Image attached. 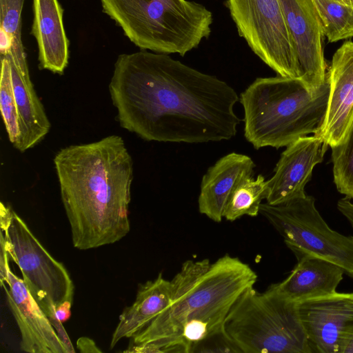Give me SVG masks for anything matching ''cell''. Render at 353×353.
<instances>
[{"label":"cell","mask_w":353,"mask_h":353,"mask_svg":"<svg viewBox=\"0 0 353 353\" xmlns=\"http://www.w3.org/2000/svg\"><path fill=\"white\" fill-rule=\"evenodd\" d=\"M109 91L120 125L148 141H227L241 121L232 87L167 54H120Z\"/></svg>","instance_id":"cell-1"},{"label":"cell","mask_w":353,"mask_h":353,"mask_svg":"<svg viewBox=\"0 0 353 353\" xmlns=\"http://www.w3.org/2000/svg\"><path fill=\"white\" fill-rule=\"evenodd\" d=\"M54 163L75 248L112 244L129 233L133 162L121 137L62 148Z\"/></svg>","instance_id":"cell-2"},{"label":"cell","mask_w":353,"mask_h":353,"mask_svg":"<svg viewBox=\"0 0 353 353\" xmlns=\"http://www.w3.org/2000/svg\"><path fill=\"white\" fill-rule=\"evenodd\" d=\"M256 280L248 264L229 254L213 263L185 261L170 281L169 305L131 338L124 352L192 353L200 341L224 329L232 307Z\"/></svg>","instance_id":"cell-3"},{"label":"cell","mask_w":353,"mask_h":353,"mask_svg":"<svg viewBox=\"0 0 353 353\" xmlns=\"http://www.w3.org/2000/svg\"><path fill=\"white\" fill-rule=\"evenodd\" d=\"M329 92L327 77L316 92L307 90L297 79H256L239 98L245 138L255 149H278L314 134L324 119Z\"/></svg>","instance_id":"cell-4"},{"label":"cell","mask_w":353,"mask_h":353,"mask_svg":"<svg viewBox=\"0 0 353 353\" xmlns=\"http://www.w3.org/2000/svg\"><path fill=\"white\" fill-rule=\"evenodd\" d=\"M103 12L141 50L183 57L211 33L212 13L188 0H100Z\"/></svg>","instance_id":"cell-5"},{"label":"cell","mask_w":353,"mask_h":353,"mask_svg":"<svg viewBox=\"0 0 353 353\" xmlns=\"http://www.w3.org/2000/svg\"><path fill=\"white\" fill-rule=\"evenodd\" d=\"M224 330L243 353H312L296 303L270 287L247 288L229 312Z\"/></svg>","instance_id":"cell-6"},{"label":"cell","mask_w":353,"mask_h":353,"mask_svg":"<svg viewBox=\"0 0 353 353\" xmlns=\"http://www.w3.org/2000/svg\"><path fill=\"white\" fill-rule=\"evenodd\" d=\"M1 241L8 256L19 266L23 280L51 324L59 320L55 309L73 301L74 284L61 262L54 259L8 205L0 204Z\"/></svg>","instance_id":"cell-7"},{"label":"cell","mask_w":353,"mask_h":353,"mask_svg":"<svg viewBox=\"0 0 353 353\" xmlns=\"http://www.w3.org/2000/svg\"><path fill=\"white\" fill-rule=\"evenodd\" d=\"M260 213L293 252H303L329 261L353 278V236L332 230L309 195L271 205L261 203Z\"/></svg>","instance_id":"cell-8"},{"label":"cell","mask_w":353,"mask_h":353,"mask_svg":"<svg viewBox=\"0 0 353 353\" xmlns=\"http://www.w3.org/2000/svg\"><path fill=\"white\" fill-rule=\"evenodd\" d=\"M239 34L279 76L301 79L295 48L279 0H226Z\"/></svg>","instance_id":"cell-9"},{"label":"cell","mask_w":353,"mask_h":353,"mask_svg":"<svg viewBox=\"0 0 353 353\" xmlns=\"http://www.w3.org/2000/svg\"><path fill=\"white\" fill-rule=\"evenodd\" d=\"M312 353H339L353 332V292H337L296 303Z\"/></svg>","instance_id":"cell-10"},{"label":"cell","mask_w":353,"mask_h":353,"mask_svg":"<svg viewBox=\"0 0 353 353\" xmlns=\"http://www.w3.org/2000/svg\"><path fill=\"white\" fill-rule=\"evenodd\" d=\"M301 70L300 81L310 92L327 80L321 23L312 0H279Z\"/></svg>","instance_id":"cell-11"},{"label":"cell","mask_w":353,"mask_h":353,"mask_svg":"<svg viewBox=\"0 0 353 353\" xmlns=\"http://www.w3.org/2000/svg\"><path fill=\"white\" fill-rule=\"evenodd\" d=\"M329 146L316 136L301 137L281 154L273 176L266 181V203H283L306 195L305 187Z\"/></svg>","instance_id":"cell-12"},{"label":"cell","mask_w":353,"mask_h":353,"mask_svg":"<svg viewBox=\"0 0 353 353\" xmlns=\"http://www.w3.org/2000/svg\"><path fill=\"white\" fill-rule=\"evenodd\" d=\"M330 92L324 119L314 136L330 148L341 143L353 123V42L333 55L327 72Z\"/></svg>","instance_id":"cell-13"},{"label":"cell","mask_w":353,"mask_h":353,"mask_svg":"<svg viewBox=\"0 0 353 353\" xmlns=\"http://www.w3.org/2000/svg\"><path fill=\"white\" fill-rule=\"evenodd\" d=\"M4 283L8 287H1L21 334V350L28 353H68L48 317L10 265Z\"/></svg>","instance_id":"cell-14"},{"label":"cell","mask_w":353,"mask_h":353,"mask_svg":"<svg viewBox=\"0 0 353 353\" xmlns=\"http://www.w3.org/2000/svg\"><path fill=\"white\" fill-rule=\"evenodd\" d=\"M293 253L297 263L283 281L270 286L274 292L295 303L336 292L345 274L341 268L305 252Z\"/></svg>","instance_id":"cell-15"},{"label":"cell","mask_w":353,"mask_h":353,"mask_svg":"<svg viewBox=\"0 0 353 353\" xmlns=\"http://www.w3.org/2000/svg\"><path fill=\"white\" fill-rule=\"evenodd\" d=\"M255 166L253 160L243 154L231 152L220 158L202 177L198 198L199 212L221 222L230 193L241 181L253 175Z\"/></svg>","instance_id":"cell-16"},{"label":"cell","mask_w":353,"mask_h":353,"mask_svg":"<svg viewBox=\"0 0 353 353\" xmlns=\"http://www.w3.org/2000/svg\"><path fill=\"white\" fill-rule=\"evenodd\" d=\"M33 14L31 33L38 46L39 68L63 74L69 57L63 10L58 0H33Z\"/></svg>","instance_id":"cell-17"},{"label":"cell","mask_w":353,"mask_h":353,"mask_svg":"<svg viewBox=\"0 0 353 353\" xmlns=\"http://www.w3.org/2000/svg\"><path fill=\"white\" fill-rule=\"evenodd\" d=\"M171 292V281L164 279L162 273L141 284L134 303L119 316L110 347L112 349L121 339L132 338L146 327L169 305Z\"/></svg>","instance_id":"cell-18"},{"label":"cell","mask_w":353,"mask_h":353,"mask_svg":"<svg viewBox=\"0 0 353 353\" xmlns=\"http://www.w3.org/2000/svg\"><path fill=\"white\" fill-rule=\"evenodd\" d=\"M10 65L20 131L14 147L23 152L45 137L50 123L34 89L28 68H17L11 63Z\"/></svg>","instance_id":"cell-19"},{"label":"cell","mask_w":353,"mask_h":353,"mask_svg":"<svg viewBox=\"0 0 353 353\" xmlns=\"http://www.w3.org/2000/svg\"><path fill=\"white\" fill-rule=\"evenodd\" d=\"M266 181L262 174L256 179L248 176L233 189L226 202L223 217L234 221L243 216H256L261 201L265 198Z\"/></svg>","instance_id":"cell-20"},{"label":"cell","mask_w":353,"mask_h":353,"mask_svg":"<svg viewBox=\"0 0 353 353\" xmlns=\"http://www.w3.org/2000/svg\"><path fill=\"white\" fill-rule=\"evenodd\" d=\"M330 43L353 37V6L336 0H312Z\"/></svg>","instance_id":"cell-21"},{"label":"cell","mask_w":353,"mask_h":353,"mask_svg":"<svg viewBox=\"0 0 353 353\" xmlns=\"http://www.w3.org/2000/svg\"><path fill=\"white\" fill-rule=\"evenodd\" d=\"M24 0H0V31L9 39L10 49L6 56L16 67L28 66L21 39Z\"/></svg>","instance_id":"cell-22"},{"label":"cell","mask_w":353,"mask_h":353,"mask_svg":"<svg viewBox=\"0 0 353 353\" xmlns=\"http://www.w3.org/2000/svg\"><path fill=\"white\" fill-rule=\"evenodd\" d=\"M334 183L339 192L353 199V123L344 141L331 148Z\"/></svg>","instance_id":"cell-23"},{"label":"cell","mask_w":353,"mask_h":353,"mask_svg":"<svg viewBox=\"0 0 353 353\" xmlns=\"http://www.w3.org/2000/svg\"><path fill=\"white\" fill-rule=\"evenodd\" d=\"M0 109L8 139L14 145L20 134L19 117L12 86L11 65L5 57H1Z\"/></svg>","instance_id":"cell-24"},{"label":"cell","mask_w":353,"mask_h":353,"mask_svg":"<svg viewBox=\"0 0 353 353\" xmlns=\"http://www.w3.org/2000/svg\"><path fill=\"white\" fill-rule=\"evenodd\" d=\"M194 352H241L224 329L200 341L193 349Z\"/></svg>","instance_id":"cell-25"},{"label":"cell","mask_w":353,"mask_h":353,"mask_svg":"<svg viewBox=\"0 0 353 353\" xmlns=\"http://www.w3.org/2000/svg\"><path fill=\"white\" fill-rule=\"evenodd\" d=\"M336 207L353 228V203L351 199L344 196L338 201Z\"/></svg>","instance_id":"cell-26"},{"label":"cell","mask_w":353,"mask_h":353,"mask_svg":"<svg viewBox=\"0 0 353 353\" xmlns=\"http://www.w3.org/2000/svg\"><path fill=\"white\" fill-rule=\"evenodd\" d=\"M77 347L81 353H101L102 351L89 337L81 336L77 341Z\"/></svg>","instance_id":"cell-27"},{"label":"cell","mask_w":353,"mask_h":353,"mask_svg":"<svg viewBox=\"0 0 353 353\" xmlns=\"http://www.w3.org/2000/svg\"><path fill=\"white\" fill-rule=\"evenodd\" d=\"M8 253L6 250L4 244L1 241V257H0V282L2 286L6 281L7 276V269L9 266Z\"/></svg>","instance_id":"cell-28"},{"label":"cell","mask_w":353,"mask_h":353,"mask_svg":"<svg viewBox=\"0 0 353 353\" xmlns=\"http://www.w3.org/2000/svg\"><path fill=\"white\" fill-rule=\"evenodd\" d=\"M72 301H65L55 309L57 319L62 323L66 321L71 316Z\"/></svg>","instance_id":"cell-29"},{"label":"cell","mask_w":353,"mask_h":353,"mask_svg":"<svg viewBox=\"0 0 353 353\" xmlns=\"http://www.w3.org/2000/svg\"><path fill=\"white\" fill-rule=\"evenodd\" d=\"M339 353H353V332L343 341L339 350Z\"/></svg>","instance_id":"cell-30"},{"label":"cell","mask_w":353,"mask_h":353,"mask_svg":"<svg viewBox=\"0 0 353 353\" xmlns=\"http://www.w3.org/2000/svg\"><path fill=\"white\" fill-rule=\"evenodd\" d=\"M342 3L353 6V0H340Z\"/></svg>","instance_id":"cell-31"},{"label":"cell","mask_w":353,"mask_h":353,"mask_svg":"<svg viewBox=\"0 0 353 353\" xmlns=\"http://www.w3.org/2000/svg\"><path fill=\"white\" fill-rule=\"evenodd\" d=\"M336 1H341L340 0H336Z\"/></svg>","instance_id":"cell-32"}]
</instances>
